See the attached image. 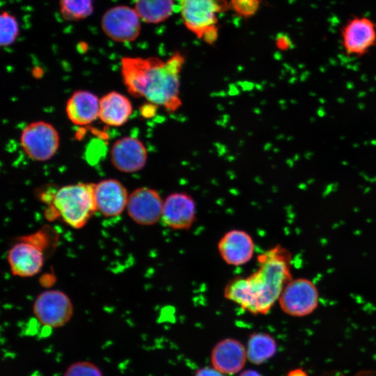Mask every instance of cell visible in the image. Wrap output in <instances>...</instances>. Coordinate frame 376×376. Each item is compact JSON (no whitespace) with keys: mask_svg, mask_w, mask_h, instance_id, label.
Instances as JSON below:
<instances>
[{"mask_svg":"<svg viewBox=\"0 0 376 376\" xmlns=\"http://www.w3.org/2000/svg\"><path fill=\"white\" fill-rule=\"evenodd\" d=\"M246 350L247 359L253 364L259 365L276 354L277 344L269 334L256 332L249 336Z\"/></svg>","mask_w":376,"mask_h":376,"instance_id":"d6986e66","label":"cell"},{"mask_svg":"<svg viewBox=\"0 0 376 376\" xmlns=\"http://www.w3.org/2000/svg\"><path fill=\"white\" fill-rule=\"evenodd\" d=\"M340 37L347 55L362 56L376 45V24L365 16L352 17L342 26Z\"/></svg>","mask_w":376,"mask_h":376,"instance_id":"9c48e42d","label":"cell"},{"mask_svg":"<svg viewBox=\"0 0 376 376\" xmlns=\"http://www.w3.org/2000/svg\"><path fill=\"white\" fill-rule=\"evenodd\" d=\"M141 20L134 8L125 5L116 6L103 14L101 27L110 39L118 42H130L139 36Z\"/></svg>","mask_w":376,"mask_h":376,"instance_id":"ba28073f","label":"cell"},{"mask_svg":"<svg viewBox=\"0 0 376 376\" xmlns=\"http://www.w3.org/2000/svg\"><path fill=\"white\" fill-rule=\"evenodd\" d=\"M60 137L56 129L45 121L29 124L22 132L20 143L26 155L38 162L50 159L57 152Z\"/></svg>","mask_w":376,"mask_h":376,"instance_id":"8992f818","label":"cell"},{"mask_svg":"<svg viewBox=\"0 0 376 376\" xmlns=\"http://www.w3.org/2000/svg\"><path fill=\"white\" fill-rule=\"evenodd\" d=\"M194 376H224L214 367H203L197 370Z\"/></svg>","mask_w":376,"mask_h":376,"instance_id":"d4e9b609","label":"cell"},{"mask_svg":"<svg viewBox=\"0 0 376 376\" xmlns=\"http://www.w3.org/2000/svg\"><path fill=\"white\" fill-rule=\"evenodd\" d=\"M196 219V203L191 195L174 192L164 201L161 221L167 227L173 230H188Z\"/></svg>","mask_w":376,"mask_h":376,"instance_id":"8fae6325","label":"cell"},{"mask_svg":"<svg viewBox=\"0 0 376 376\" xmlns=\"http://www.w3.org/2000/svg\"><path fill=\"white\" fill-rule=\"evenodd\" d=\"M0 43L2 47L9 46L15 42L19 35V24L13 15L2 11L0 15Z\"/></svg>","mask_w":376,"mask_h":376,"instance_id":"7402d4cb","label":"cell"},{"mask_svg":"<svg viewBox=\"0 0 376 376\" xmlns=\"http://www.w3.org/2000/svg\"><path fill=\"white\" fill-rule=\"evenodd\" d=\"M230 9L238 15L249 17L256 13L260 6V0H229Z\"/></svg>","mask_w":376,"mask_h":376,"instance_id":"cb8c5ba5","label":"cell"},{"mask_svg":"<svg viewBox=\"0 0 376 376\" xmlns=\"http://www.w3.org/2000/svg\"><path fill=\"white\" fill-rule=\"evenodd\" d=\"M228 9L227 0H180V13L185 27L209 45L218 38V14Z\"/></svg>","mask_w":376,"mask_h":376,"instance_id":"277c9868","label":"cell"},{"mask_svg":"<svg viewBox=\"0 0 376 376\" xmlns=\"http://www.w3.org/2000/svg\"><path fill=\"white\" fill-rule=\"evenodd\" d=\"M63 376H103L100 368L88 361H79L71 363Z\"/></svg>","mask_w":376,"mask_h":376,"instance_id":"603a6c76","label":"cell"},{"mask_svg":"<svg viewBox=\"0 0 376 376\" xmlns=\"http://www.w3.org/2000/svg\"><path fill=\"white\" fill-rule=\"evenodd\" d=\"M185 56L175 52L166 61L157 57H123V81L130 95L174 112L182 106L180 73Z\"/></svg>","mask_w":376,"mask_h":376,"instance_id":"7a4b0ae2","label":"cell"},{"mask_svg":"<svg viewBox=\"0 0 376 376\" xmlns=\"http://www.w3.org/2000/svg\"><path fill=\"white\" fill-rule=\"evenodd\" d=\"M246 359V347L240 341L231 338L219 340L211 352L212 367L224 375H234L240 372Z\"/></svg>","mask_w":376,"mask_h":376,"instance_id":"2e32d148","label":"cell"},{"mask_svg":"<svg viewBox=\"0 0 376 376\" xmlns=\"http://www.w3.org/2000/svg\"><path fill=\"white\" fill-rule=\"evenodd\" d=\"M134 10L140 19L148 24H159L173 12V0H134Z\"/></svg>","mask_w":376,"mask_h":376,"instance_id":"ffe728a7","label":"cell"},{"mask_svg":"<svg viewBox=\"0 0 376 376\" xmlns=\"http://www.w3.org/2000/svg\"><path fill=\"white\" fill-rule=\"evenodd\" d=\"M217 249L219 256L226 264L240 266L246 264L253 258L255 244L246 231L233 229L220 238Z\"/></svg>","mask_w":376,"mask_h":376,"instance_id":"4fadbf2b","label":"cell"},{"mask_svg":"<svg viewBox=\"0 0 376 376\" xmlns=\"http://www.w3.org/2000/svg\"><path fill=\"white\" fill-rule=\"evenodd\" d=\"M111 162L119 171L126 173L137 172L146 165L147 149L138 139L124 136L116 141L110 151Z\"/></svg>","mask_w":376,"mask_h":376,"instance_id":"7c38bea8","label":"cell"},{"mask_svg":"<svg viewBox=\"0 0 376 376\" xmlns=\"http://www.w3.org/2000/svg\"><path fill=\"white\" fill-rule=\"evenodd\" d=\"M59 10L67 21L81 20L93 13V0H59Z\"/></svg>","mask_w":376,"mask_h":376,"instance_id":"44dd1931","label":"cell"},{"mask_svg":"<svg viewBox=\"0 0 376 376\" xmlns=\"http://www.w3.org/2000/svg\"><path fill=\"white\" fill-rule=\"evenodd\" d=\"M164 201L154 189L143 187L129 194L127 210L137 224L152 226L161 220Z\"/></svg>","mask_w":376,"mask_h":376,"instance_id":"30bf717a","label":"cell"},{"mask_svg":"<svg viewBox=\"0 0 376 376\" xmlns=\"http://www.w3.org/2000/svg\"><path fill=\"white\" fill-rule=\"evenodd\" d=\"M93 183H77L59 188L54 194L52 204L63 221L79 229L85 226L97 211Z\"/></svg>","mask_w":376,"mask_h":376,"instance_id":"3957f363","label":"cell"},{"mask_svg":"<svg viewBox=\"0 0 376 376\" xmlns=\"http://www.w3.org/2000/svg\"><path fill=\"white\" fill-rule=\"evenodd\" d=\"M132 113V104L125 95L111 91L100 99L99 118L109 126H121Z\"/></svg>","mask_w":376,"mask_h":376,"instance_id":"ac0fdd59","label":"cell"},{"mask_svg":"<svg viewBox=\"0 0 376 376\" xmlns=\"http://www.w3.org/2000/svg\"><path fill=\"white\" fill-rule=\"evenodd\" d=\"M319 300V292L315 283L306 278H297L285 285L278 301L283 313L301 318L313 313Z\"/></svg>","mask_w":376,"mask_h":376,"instance_id":"5b68a950","label":"cell"},{"mask_svg":"<svg viewBox=\"0 0 376 376\" xmlns=\"http://www.w3.org/2000/svg\"><path fill=\"white\" fill-rule=\"evenodd\" d=\"M7 259L13 274L20 277L35 276L44 263L40 247L31 240L15 244L9 250Z\"/></svg>","mask_w":376,"mask_h":376,"instance_id":"5bb4252c","label":"cell"},{"mask_svg":"<svg viewBox=\"0 0 376 376\" xmlns=\"http://www.w3.org/2000/svg\"><path fill=\"white\" fill-rule=\"evenodd\" d=\"M100 100L94 93L84 90L75 91L67 101L68 119L77 125H89L99 118Z\"/></svg>","mask_w":376,"mask_h":376,"instance_id":"e0dca14e","label":"cell"},{"mask_svg":"<svg viewBox=\"0 0 376 376\" xmlns=\"http://www.w3.org/2000/svg\"><path fill=\"white\" fill-rule=\"evenodd\" d=\"M239 376H262L258 372L254 370H246L242 372Z\"/></svg>","mask_w":376,"mask_h":376,"instance_id":"4316f807","label":"cell"},{"mask_svg":"<svg viewBox=\"0 0 376 376\" xmlns=\"http://www.w3.org/2000/svg\"><path fill=\"white\" fill-rule=\"evenodd\" d=\"M287 376H308V375L302 368H296L290 370Z\"/></svg>","mask_w":376,"mask_h":376,"instance_id":"484cf974","label":"cell"},{"mask_svg":"<svg viewBox=\"0 0 376 376\" xmlns=\"http://www.w3.org/2000/svg\"><path fill=\"white\" fill-rule=\"evenodd\" d=\"M33 311L41 324L58 328L71 319L73 306L65 293L58 290H49L38 295L34 301Z\"/></svg>","mask_w":376,"mask_h":376,"instance_id":"52a82bcc","label":"cell"},{"mask_svg":"<svg viewBox=\"0 0 376 376\" xmlns=\"http://www.w3.org/2000/svg\"><path fill=\"white\" fill-rule=\"evenodd\" d=\"M97 211L107 217L120 215L127 207L129 194L125 186L116 179H106L95 184Z\"/></svg>","mask_w":376,"mask_h":376,"instance_id":"9a60e30c","label":"cell"},{"mask_svg":"<svg viewBox=\"0 0 376 376\" xmlns=\"http://www.w3.org/2000/svg\"><path fill=\"white\" fill-rule=\"evenodd\" d=\"M291 260L290 251L282 245L266 250L258 256L255 272L228 281L224 290V297L251 314H267L292 279Z\"/></svg>","mask_w":376,"mask_h":376,"instance_id":"6da1fadb","label":"cell"}]
</instances>
